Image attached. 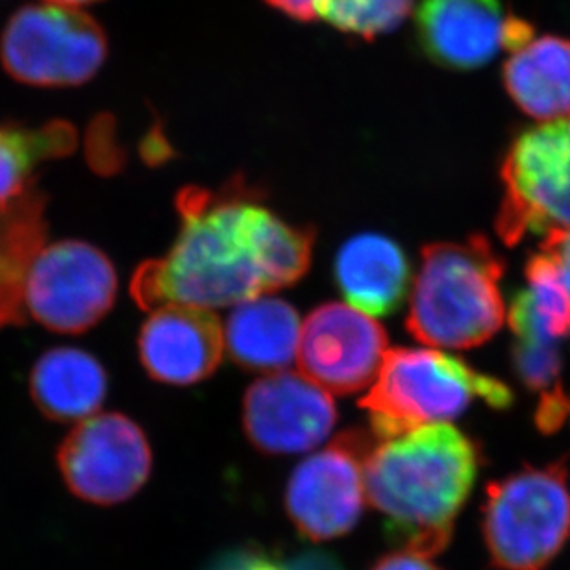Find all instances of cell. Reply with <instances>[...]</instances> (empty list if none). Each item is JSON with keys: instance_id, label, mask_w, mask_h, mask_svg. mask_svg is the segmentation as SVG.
Wrapping results in <instances>:
<instances>
[{"instance_id": "obj_1", "label": "cell", "mask_w": 570, "mask_h": 570, "mask_svg": "<svg viewBox=\"0 0 570 570\" xmlns=\"http://www.w3.org/2000/svg\"><path fill=\"white\" fill-rule=\"evenodd\" d=\"M180 234L164 258L134 273L142 309H219L267 295L306 275L313 234L289 225L243 193L187 187L178 197Z\"/></svg>"}, {"instance_id": "obj_24", "label": "cell", "mask_w": 570, "mask_h": 570, "mask_svg": "<svg viewBox=\"0 0 570 570\" xmlns=\"http://www.w3.org/2000/svg\"><path fill=\"white\" fill-rule=\"evenodd\" d=\"M543 253L554 259L558 271H560L561 281L566 284L570 295V232L544 239Z\"/></svg>"}, {"instance_id": "obj_20", "label": "cell", "mask_w": 570, "mask_h": 570, "mask_svg": "<svg viewBox=\"0 0 570 570\" xmlns=\"http://www.w3.org/2000/svg\"><path fill=\"white\" fill-rule=\"evenodd\" d=\"M505 91L539 122L570 116V39L533 38L504 63Z\"/></svg>"}, {"instance_id": "obj_10", "label": "cell", "mask_w": 570, "mask_h": 570, "mask_svg": "<svg viewBox=\"0 0 570 570\" xmlns=\"http://www.w3.org/2000/svg\"><path fill=\"white\" fill-rule=\"evenodd\" d=\"M116 295L111 259L89 243L66 239L36 254L24 282V309L47 330L77 335L108 315Z\"/></svg>"}, {"instance_id": "obj_21", "label": "cell", "mask_w": 570, "mask_h": 570, "mask_svg": "<svg viewBox=\"0 0 570 570\" xmlns=\"http://www.w3.org/2000/svg\"><path fill=\"white\" fill-rule=\"evenodd\" d=\"M415 0H315V10L340 32L374 39L401 27Z\"/></svg>"}, {"instance_id": "obj_6", "label": "cell", "mask_w": 570, "mask_h": 570, "mask_svg": "<svg viewBox=\"0 0 570 570\" xmlns=\"http://www.w3.org/2000/svg\"><path fill=\"white\" fill-rule=\"evenodd\" d=\"M489 556L502 570H543L570 535L566 466L524 469L489 485L482 513Z\"/></svg>"}, {"instance_id": "obj_15", "label": "cell", "mask_w": 570, "mask_h": 570, "mask_svg": "<svg viewBox=\"0 0 570 570\" xmlns=\"http://www.w3.org/2000/svg\"><path fill=\"white\" fill-rule=\"evenodd\" d=\"M335 423L334 399L304 374L269 373L248 387L243 401V428L254 449L264 454L317 449Z\"/></svg>"}, {"instance_id": "obj_12", "label": "cell", "mask_w": 570, "mask_h": 570, "mask_svg": "<svg viewBox=\"0 0 570 570\" xmlns=\"http://www.w3.org/2000/svg\"><path fill=\"white\" fill-rule=\"evenodd\" d=\"M373 433H345L307 455L285 485V513L302 538L326 543L356 528L367 504L363 458Z\"/></svg>"}, {"instance_id": "obj_8", "label": "cell", "mask_w": 570, "mask_h": 570, "mask_svg": "<svg viewBox=\"0 0 570 570\" xmlns=\"http://www.w3.org/2000/svg\"><path fill=\"white\" fill-rule=\"evenodd\" d=\"M515 335L517 373L539 396L538 424L554 432L570 417V399L561 385V345L570 337V295L549 254L530 259L527 285L508 309Z\"/></svg>"}, {"instance_id": "obj_5", "label": "cell", "mask_w": 570, "mask_h": 570, "mask_svg": "<svg viewBox=\"0 0 570 570\" xmlns=\"http://www.w3.org/2000/svg\"><path fill=\"white\" fill-rule=\"evenodd\" d=\"M476 401L504 410L513 396L500 380L439 348H393L362 407L374 438H391L424 424L449 423Z\"/></svg>"}, {"instance_id": "obj_25", "label": "cell", "mask_w": 570, "mask_h": 570, "mask_svg": "<svg viewBox=\"0 0 570 570\" xmlns=\"http://www.w3.org/2000/svg\"><path fill=\"white\" fill-rule=\"evenodd\" d=\"M273 8L281 10L285 16L296 21H312L317 10H315V0H267Z\"/></svg>"}, {"instance_id": "obj_27", "label": "cell", "mask_w": 570, "mask_h": 570, "mask_svg": "<svg viewBox=\"0 0 570 570\" xmlns=\"http://www.w3.org/2000/svg\"><path fill=\"white\" fill-rule=\"evenodd\" d=\"M45 2L58 6H69V8H78V6L94 4V2H99V0H45Z\"/></svg>"}, {"instance_id": "obj_11", "label": "cell", "mask_w": 570, "mask_h": 570, "mask_svg": "<svg viewBox=\"0 0 570 570\" xmlns=\"http://www.w3.org/2000/svg\"><path fill=\"white\" fill-rule=\"evenodd\" d=\"M58 469L75 497L117 505L141 491L153 471L147 435L122 413H97L72 428L58 449Z\"/></svg>"}, {"instance_id": "obj_16", "label": "cell", "mask_w": 570, "mask_h": 570, "mask_svg": "<svg viewBox=\"0 0 570 570\" xmlns=\"http://www.w3.org/2000/svg\"><path fill=\"white\" fill-rule=\"evenodd\" d=\"M139 360L161 384L193 385L208 379L225 354V330L214 312L164 306L150 312L139 332Z\"/></svg>"}, {"instance_id": "obj_3", "label": "cell", "mask_w": 570, "mask_h": 570, "mask_svg": "<svg viewBox=\"0 0 570 570\" xmlns=\"http://www.w3.org/2000/svg\"><path fill=\"white\" fill-rule=\"evenodd\" d=\"M502 271L483 237L428 245L410 296V334L433 348L483 345L508 318L499 285Z\"/></svg>"}, {"instance_id": "obj_13", "label": "cell", "mask_w": 570, "mask_h": 570, "mask_svg": "<svg viewBox=\"0 0 570 570\" xmlns=\"http://www.w3.org/2000/svg\"><path fill=\"white\" fill-rule=\"evenodd\" d=\"M415 30L428 60L450 71H474L535 38L502 0H419Z\"/></svg>"}, {"instance_id": "obj_4", "label": "cell", "mask_w": 570, "mask_h": 570, "mask_svg": "<svg viewBox=\"0 0 570 570\" xmlns=\"http://www.w3.org/2000/svg\"><path fill=\"white\" fill-rule=\"evenodd\" d=\"M75 147L69 122L0 125V334L27 324L24 282L49 237V195L39 184V167Z\"/></svg>"}, {"instance_id": "obj_2", "label": "cell", "mask_w": 570, "mask_h": 570, "mask_svg": "<svg viewBox=\"0 0 570 570\" xmlns=\"http://www.w3.org/2000/svg\"><path fill=\"white\" fill-rule=\"evenodd\" d=\"M478 471L476 444L449 423L373 435L363 458L367 504L382 517L385 538L428 558L449 547Z\"/></svg>"}, {"instance_id": "obj_19", "label": "cell", "mask_w": 570, "mask_h": 570, "mask_svg": "<svg viewBox=\"0 0 570 570\" xmlns=\"http://www.w3.org/2000/svg\"><path fill=\"white\" fill-rule=\"evenodd\" d=\"M30 395L50 421L80 423L100 412L108 395V374L89 352L56 346L33 365Z\"/></svg>"}, {"instance_id": "obj_17", "label": "cell", "mask_w": 570, "mask_h": 570, "mask_svg": "<svg viewBox=\"0 0 570 570\" xmlns=\"http://www.w3.org/2000/svg\"><path fill=\"white\" fill-rule=\"evenodd\" d=\"M334 278L346 304L371 317H382L396 312L406 298L410 264L391 237L360 234L340 248Z\"/></svg>"}, {"instance_id": "obj_7", "label": "cell", "mask_w": 570, "mask_h": 570, "mask_svg": "<svg viewBox=\"0 0 570 570\" xmlns=\"http://www.w3.org/2000/svg\"><path fill=\"white\" fill-rule=\"evenodd\" d=\"M108 39L94 17L69 6L27 4L10 17L0 38V61L17 82L72 88L100 71Z\"/></svg>"}, {"instance_id": "obj_28", "label": "cell", "mask_w": 570, "mask_h": 570, "mask_svg": "<svg viewBox=\"0 0 570 570\" xmlns=\"http://www.w3.org/2000/svg\"><path fill=\"white\" fill-rule=\"evenodd\" d=\"M570 419V417H569Z\"/></svg>"}, {"instance_id": "obj_18", "label": "cell", "mask_w": 570, "mask_h": 570, "mask_svg": "<svg viewBox=\"0 0 570 570\" xmlns=\"http://www.w3.org/2000/svg\"><path fill=\"white\" fill-rule=\"evenodd\" d=\"M223 330L232 360L250 371H284L298 354L301 317L289 302L271 293L239 302Z\"/></svg>"}, {"instance_id": "obj_26", "label": "cell", "mask_w": 570, "mask_h": 570, "mask_svg": "<svg viewBox=\"0 0 570 570\" xmlns=\"http://www.w3.org/2000/svg\"><path fill=\"white\" fill-rule=\"evenodd\" d=\"M295 570H340L337 566H332L328 560H318V558H309L306 561H298V566L293 567Z\"/></svg>"}, {"instance_id": "obj_22", "label": "cell", "mask_w": 570, "mask_h": 570, "mask_svg": "<svg viewBox=\"0 0 570 570\" xmlns=\"http://www.w3.org/2000/svg\"><path fill=\"white\" fill-rule=\"evenodd\" d=\"M206 570H295L258 547H242L217 556Z\"/></svg>"}, {"instance_id": "obj_14", "label": "cell", "mask_w": 570, "mask_h": 570, "mask_svg": "<svg viewBox=\"0 0 570 570\" xmlns=\"http://www.w3.org/2000/svg\"><path fill=\"white\" fill-rule=\"evenodd\" d=\"M390 352L376 318L351 304L330 302L302 324L298 367L323 390L348 395L371 387Z\"/></svg>"}, {"instance_id": "obj_23", "label": "cell", "mask_w": 570, "mask_h": 570, "mask_svg": "<svg viewBox=\"0 0 570 570\" xmlns=\"http://www.w3.org/2000/svg\"><path fill=\"white\" fill-rule=\"evenodd\" d=\"M371 570H441L435 563L433 558L428 556L415 554V552H407V550H396L391 554H385L380 558Z\"/></svg>"}, {"instance_id": "obj_9", "label": "cell", "mask_w": 570, "mask_h": 570, "mask_svg": "<svg viewBox=\"0 0 570 570\" xmlns=\"http://www.w3.org/2000/svg\"><path fill=\"white\" fill-rule=\"evenodd\" d=\"M502 181L497 230L504 243L570 232V116L522 132L505 156Z\"/></svg>"}]
</instances>
